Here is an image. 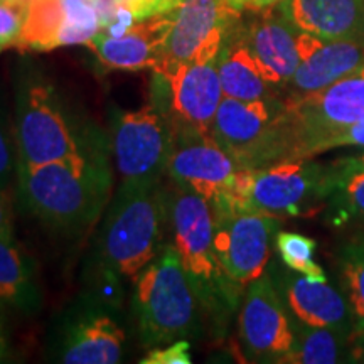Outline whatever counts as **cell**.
Here are the masks:
<instances>
[{
    "label": "cell",
    "mask_w": 364,
    "mask_h": 364,
    "mask_svg": "<svg viewBox=\"0 0 364 364\" xmlns=\"http://www.w3.org/2000/svg\"><path fill=\"white\" fill-rule=\"evenodd\" d=\"M16 2H21V4H29V0H16Z\"/></svg>",
    "instance_id": "39"
},
{
    "label": "cell",
    "mask_w": 364,
    "mask_h": 364,
    "mask_svg": "<svg viewBox=\"0 0 364 364\" xmlns=\"http://www.w3.org/2000/svg\"><path fill=\"white\" fill-rule=\"evenodd\" d=\"M275 248L284 265L295 273L316 282H327L326 272L314 260L316 241L309 236L279 231L275 235Z\"/></svg>",
    "instance_id": "27"
},
{
    "label": "cell",
    "mask_w": 364,
    "mask_h": 364,
    "mask_svg": "<svg viewBox=\"0 0 364 364\" xmlns=\"http://www.w3.org/2000/svg\"><path fill=\"white\" fill-rule=\"evenodd\" d=\"M231 2H233V6L241 12H258L265 11L268 7L279 6L284 0H231Z\"/></svg>",
    "instance_id": "36"
},
{
    "label": "cell",
    "mask_w": 364,
    "mask_h": 364,
    "mask_svg": "<svg viewBox=\"0 0 364 364\" xmlns=\"http://www.w3.org/2000/svg\"><path fill=\"white\" fill-rule=\"evenodd\" d=\"M14 235L12 206L7 198V191H0V236Z\"/></svg>",
    "instance_id": "35"
},
{
    "label": "cell",
    "mask_w": 364,
    "mask_h": 364,
    "mask_svg": "<svg viewBox=\"0 0 364 364\" xmlns=\"http://www.w3.org/2000/svg\"><path fill=\"white\" fill-rule=\"evenodd\" d=\"M14 169L16 167H14L12 140L9 135L6 120L0 113V191H7Z\"/></svg>",
    "instance_id": "33"
},
{
    "label": "cell",
    "mask_w": 364,
    "mask_h": 364,
    "mask_svg": "<svg viewBox=\"0 0 364 364\" xmlns=\"http://www.w3.org/2000/svg\"><path fill=\"white\" fill-rule=\"evenodd\" d=\"M339 147H364V120L336 132L318 144L316 156Z\"/></svg>",
    "instance_id": "32"
},
{
    "label": "cell",
    "mask_w": 364,
    "mask_h": 364,
    "mask_svg": "<svg viewBox=\"0 0 364 364\" xmlns=\"http://www.w3.org/2000/svg\"><path fill=\"white\" fill-rule=\"evenodd\" d=\"M339 268L356 326H364V236L343 245Z\"/></svg>",
    "instance_id": "26"
},
{
    "label": "cell",
    "mask_w": 364,
    "mask_h": 364,
    "mask_svg": "<svg viewBox=\"0 0 364 364\" xmlns=\"http://www.w3.org/2000/svg\"><path fill=\"white\" fill-rule=\"evenodd\" d=\"M300 65L284 88L287 98L324 90L364 66V39L322 41L299 33Z\"/></svg>",
    "instance_id": "16"
},
{
    "label": "cell",
    "mask_w": 364,
    "mask_h": 364,
    "mask_svg": "<svg viewBox=\"0 0 364 364\" xmlns=\"http://www.w3.org/2000/svg\"><path fill=\"white\" fill-rule=\"evenodd\" d=\"M349 363H364V326H354L349 336Z\"/></svg>",
    "instance_id": "34"
},
{
    "label": "cell",
    "mask_w": 364,
    "mask_h": 364,
    "mask_svg": "<svg viewBox=\"0 0 364 364\" xmlns=\"http://www.w3.org/2000/svg\"><path fill=\"white\" fill-rule=\"evenodd\" d=\"M172 136L169 113L156 102L139 110H118L113 122V156L122 184L136 188L161 184L169 166Z\"/></svg>",
    "instance_id": "9"
},
{
    "label": "cell",
    "mask_w": 364,
    "mask_h": 364,
    "mask_svg": "<svg viewBox=\"0 0 364 364\" xmlns=\"http://www.w3.org/2000/svg\"><path fill=\"white\" fill-rule=\"evenodd\" d=\"M0 304L24 311L38 304L34 267L22 253L14 235L0 236Z\"/></svg>",
    "instance_id": "23"
},
{
    "label": "cell",
    "mask_w": 364,
    "mask_h": 364,
    "mask_svg": "<svg viewBox=\"0 0 364 364\" xmlns=\"http://www.w3.org/2000/svg\"><path fill=\"white\" fill-rule=\"evenodd\" d=\"M211 208L215 252L223 272L238 285L260 279L270 260L272 238L279 233V218L218 204H211Z\"/></svg>",
    "instance_id": "10"
},
{
    "label": "cell",
    "mask_w": 364,
    "mask_h": 364,
    "mask_svg": "<svg viewBox=\"0 0 364 364\" xmlns=\"http://www.w3.org/2000/svg\"><path fill=\"white\" fill-rule=\"evenodd\" d=\"M27 11V4L16 0H0V53L16 48Z\"/></svg>",
    "instance_id": "29"
},
{
    "label": "cell",
    "mask_w": 364,
    "mask_h": 364,
    "mask_svg": "<svg viewBox=\"0 0 364 364\" xmlns=\"http://www.w3.org/2000/svg\"><path fill=\"white\" fill-rule=\"evenodd\" d=\"M65 9L63 0H29L16 48L19 51H53L59 48Z\"/></svg>",
    "instance_id": "25"
},
{
    "label": "cell",
    "mask_w": 364,
    "mask_h": 364,
    "mask_svg": "<svg viewBox=\"0 0 364 364\" xmlns=\"http://www.w3.org/2000/svg\"><path fill=\"white\" fill-rule=\"evenodd\" d=\"M289 311L304 324L332 327L351 334L356 321L351 304L327 282H316L307 277L282 272L277 282Z\"/></svg>",
    "instance_id": "18"
},
{
    "label": "cell",
    "mask_w": 364,
    "mask_h": 364,
    "mask_svg": "<svg viewBox=\"0 0 364 364\" xmlns=\"http://www.w3.org/2000/svg\"><path fill=\"white\" fill-rule=\"evenodd\" d=\"M167 174L176 188L203 196L208 201L228 193L241 167L211 132L174 125Z\"/></svg>",
    "instance_id": "13"
},
{
    "label": "cell",
    "mask_w": 364,
    "mask_h": 364,
    "mask_svg": "<svg viewBox=\"0 0 364 364\" xmlns=\"http://www.w3.org/2000/svg\"><path fill=\"white\" fill-rule=\"evenodd\" d=\"M280 7L300 33L322 41L364 39V0H284Z\"/></svg>",
    "instance_id": "19"
},
{
    "label": "cell",
    "mask_w": 364,
    "mask_h": 364,
    "mask_svg": "<svg viewBox=\"0 0 364 364\" xmlns=\"http://www.w3.org/2000/svg\"><path fill=\"white\" fill-rule=\"evenodd\" d=\"M284 102L289 161L314 157L322 140L364 120V66L324 90Z\"/></svg>",
    "instance_id": "7"
},
{
    "label": "cell",
    "mask_w": 364,
    "mask_h": 364,
    "mask_svg": "<svg viewBox=\"0 0 364 364\" xmlns=\"http://www.w3.org/2000/svg\"><path fill=\"white\" fill-rule=\"evenodd\" d=\"M17 166H41L102 149L88 129H80L56 88L29 78L16 98Z\"/></svg>",
    "instance_id": "4"
},
{
    "label": "cell",
    "mask_w": 364,
    "mask_h": 364,
    "mask_svg": "<svg viewBox=\"0 0 364 364\" xmlns=\"http://www.w3.org/2000/svg\"><path fill=\"white\" fill-rule=\"evenodd\" d=\"M172 27V11L135 22L120 36L100 33L90 41L98 61L108 70H154L161 63Z\"/></svg>",
    "instance_id": "17"
},
{
    "label": "cell",
    "mask_w": 364,
    "mask_h": 364,
    "mask_svg": "<svg viewBox=\"0 0 364 364\" xmlns=\"http://www.w3.org/2000/svg\"><path fill=\"white\" fill-rule=\"evenodd\" d=\"M213 139L241 169H260L289 161L285 102L277 98L221 100L211 125Z\"/></svg>",
    "instance_id": "6"
},
{
    "label": "cell",
    "mask_w": 364,
    "mask_h": 364,
    "mask_svg": "<svg viewBox=\"0 0 364 364\" xmlns=\"http://www.w3.org/2000/svg\"><path fill=\"white\" fill-rule=\"evenodd\" d=\"M294 344L280 359L289 364L349 363L348 332L332 327H316L294 318Z\"/></svg>",
    "instance_id": "22"
},
{
    "label": "cell",
    "mask_w": 364,
    "mask_h": 364,
    "mask_svg": "<svg viewBox=\"0 0 364 364\" xmlns=\"http://www.w3.org/2000/svg\"><path fill=\"white\" fill-rule=\"evenodd\" d=\"M241 14L231 0H181L172 11L171 33L154 73L181 63L218 58Z\"/></svg>",
    "instance_id": "11"
},
{
    "label": "cell",
    "mask_w": 364,
    "mask_h": 364,
    "mask_svg": "<svg viewBox=\"0 0 364 364\" xmlns=\"http://www.w3.org/2000/svg\"><path fill=\"white\" fill-rule=\"evenodd\" d=\"M142 364H191L189 343L186 339H177L167 348H156L145 356Z\"/></svg>",
    "instance_id": "31"
},
{
    "label": "cell",
    "mask_w": 364,
    "mask_h": 364,
    "mask_svg": "<svg viewBox=\"0 0 364 364\" xmlns=\"http://www.w3.org/2000/svg\"><path fill=\"white\" fill-rule=\"evenodd\" d=\"M112 2L129 12L135 22H140L159 14L174 11L181 0H112Z\"/></svg>",
    "instance_id": "30"
},
{
    "label": "cell",
    "mask_w": 364,
    "mask_h": 364,
    "mask_svg": "<svg viewBox=\"0 0 364 364\" xmlns=\"http://www.w3.org/2000/svg\"><path fill=\"white\" fill-rule=\"evenodd\" d=\"M326 203L336 223L364 218V164L356 156L329 164Z\"/></svg>",
    "instance_id": "24"
},
{
    "label": "cell",
    "mask_w": 364,
    "mask_h": 364,
    "mask_svg": "<svg viewBox=\"0 0 364 364\" xmlns=\"http://www.w3.org/2000/svg\"><path fill=\"white\" fill-rule=\"evenodd\" d=\"M327 189L329 164L294 159L260 169H241L231 189L209 203L275 218L306 216L326 203Z\"/></svg>",
    "instance_id": "2"
},
{
    "label": "cell",
    "mask_w": 364,
    "mask_h": 364,
    "mask_svg": "<svg viewBox=\"0 0 364 364\" xmlns=\"http://www.w3.org/2000/svg\"><path fill=\"white\" fill-rule=\"evenodd\" d=\"M125 332L112 317L90 314L75 322L63 344L66 364H113L124 354Z\"/></svg>",
    "instance_id": "21"
},
{
    "label": "cell",
    "mask_w": 364,
    "mask_h": 364,
    "mask_svg": "<svg viewBox=\"0 0 364 364\" xmlns=\"http://www.w3.org/2000/svg\"><path fill=\"white\" fill-rule=\"evenodd\" d=\"M255 14L247 24H238L240 33L267 80L284 88L300 65V31L289 21L280 4Z\"/></svg>",
    "instance_id": "15"
},
{
    "label": "cell",
    "mask_w": 364,
    "mask_h": 364,
    "mask_svg": "<svg viewBox=\"0 0 364 364\" xmlns=\"http://www.w3.org/2000/svg\"><path fill=\"white\" fill-rule=\"evenodd\" d=\"M6 351H7V343H6V338H4L2 327H0V359L6 356Z\"/></svg>",
    "instance_id": "37"
},
{
    "label": "cell",
    "mask_w": 364,
    "mask_h": 364,
    "mask_svg": "<svg viewBox=\"0 0 364 364\" xmlns=\"http://www.w3.org/2000/svg\"><path fill=\"white\" fill-rule=\"evenodd\" d=\"M135 282L134 311L144 346L174 343L193 332L198 295L176 245L164 247Z\"/></svg>",
    "instance_id": "5"
},
{
    "label": "cell",
    "mask_w": 364,
    "mask_h": 364,
    "mask_svg": "<svg viewBox=\"0 0 364 364\" xmlns=\"http://www.w3.org/2000/svg\"><path fill=\"white\" fill-rule=\"evenodd\" d=\"M240 338L250 356L280 363L294 344V324L272 277L248 284L240 312Z\"/></svg>",
    "instance_id": "14"
},
{
    "label": "cell",
    "mask_w": 364,
    "mask_h": 364,
    "mask_svg": "<svg viewBox=\"0 0 364 364\" xmlns=\"http://www.w3.org/2000/svg\"><path fill=\"white\" fill-rule=\"evenodd\" d=\"M65 21L59 34L61 46L88 44L100 33V17L90 0H63Z\"/></svg>",
    "instance_id": "28"
},
{
    "label": "cell",
    "mask_w": 364,
    "mask_h": 364,
    "mask_svg": "<svg viewBox=\"0 0 364 364\" xmlns=\"http://www.w3.org/2000/svg\"><path fill=\"white\" fill-rule=\"evenodd\" d=\"M154 102L166 108L172 124L211 132L221 100L218 58L181 63L156 71Z\"/></svg>",
    "instance_id": "12"
},
{
    "label": "cell",
    "mask_w": 364,
    "mask_h": 364,
    "mask_svg": "<svg viewBox=\"0 0 364 364\" xmlns=\"http://www.w3.org/2000/svg\"><path fill=\"white\" fill-rule=\"evenodd\" d=\"M238 24L226 36L218 54V73L223 95L243 102L277 98L279 86L270 83L263 75L262 68L258 66L240 33Z\"/></svg>",
    "instance_id": "20"
},
{
    "label": "cell",
    "mask_w": 364,
    "mask_h": 364,
    "mask_svg": "<svg viewBox=\"0 0 364 364\" xmlns=\"http://www.w3.org/2000/svg\"><path fill=\"white\" fill-rule=\"evenodd\" d=\"M167 221V196L159 186L120 184L102 231V253L107 267L118 275L136 279L161 252Z\"/></svg>",
    "instance_id": "3"
},
{
    "label": "cell",
    "mask_w": 364,
    "mask_h": 364,
    "mask_svg": "<svg viewBox=\"0 0 364 364\" xmlns=\"http://www.w3.org/2000/svg\"><path fill=\"white\" fill-rule=\"evenodd\" d=\"M358 159H359V161H361L363 164H364V152L363 154H359V156H356Z\"/></svg>",
    "instance_id": "38"
},
{
    "label": "cell",
    "mask_w": 364,
    "mask_h": 364,
    "mask_svg": "<svg viewBox=\"0 0 364 364\" xmlns=\"http://www.w3.org/2000/svg\"><path fill=\"white\" fill-rule=\"evenodd\" d=\"M17 177L24 206L66 235H78L98 221L113 186L102 149L41 166H17Z\"/></svg>",
    "instance_id": "1"
},
{
    "label": "cell",
    "mask_w": 364,
    "mask_h": 364,
    "mask_svg": "<svg viewBox=\"0 0 364 364\" xmlns=\"http://www.w3.org/2000/svg\"><path fill=\"white\" fill-rule=\"evenodd\" d=\"M167 206L174 245L196 295L208 306L231 297L228 289L238 284L228 279L216 257L211 204L203 196L176 188L174 194H167Z\"/></svg>",
    "instance_id": "8"
}]
</instances>
